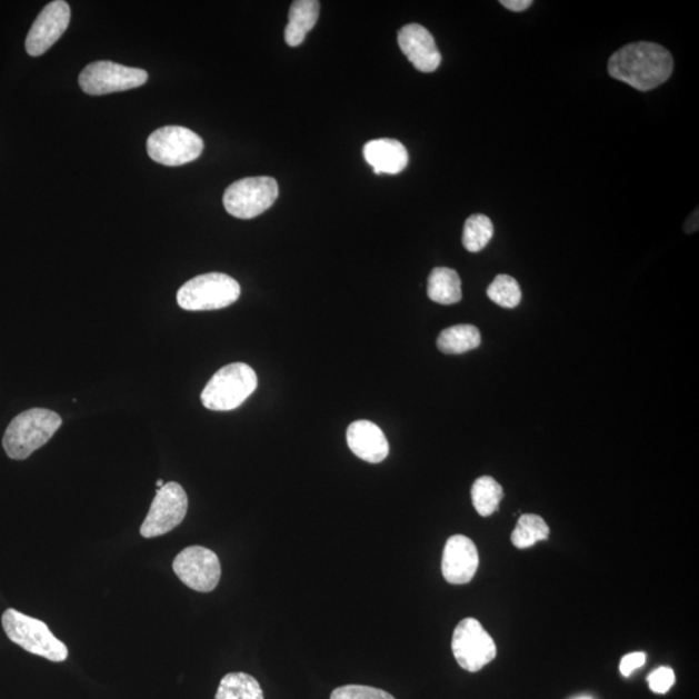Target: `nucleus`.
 <instances>
[{"label": "nucleus", "mask_w": 699, "mask_h": 699, "mask_svg": "<svg viewBox=\"0 0 699 699\" xmlns=\"http://www.w3.org/2000/svg\"><path fill=\"white\" fill-rule=\"evenodd\" d=\"M608 72L615 80L639 91H650L669 81L673 58L657 43L638 42L622 47L609 60Z\"/></svg>", "instance_id": "obj_1"}, {"label": "nucleus", "mask_w": 699, "mask_h": 699, "mask_svg": "<svg viewBox=\"0 0 699 699\" xmlns=\"http://www.w3.org/2000/svg\"><path fill=\"white\" fill-rule=\"evenodd\" d=\"M61 423L60 415L46 408H31L16 416L3 437V449L8 458L28 459L50 441Z\"/></svg>", "instance_id": "obj_2"}, {"label": "nucleus", "mask_w": 699, "mask_h": 699, "mask_svg": "<svg viewBox=\"0 0 699 699\" xmlns=\"http://www.w3.org/2000/svg\"><path fill=\"white\" fill-rule=\"evenodd\" d=\"M2 626L8 639L29 653L43 657L51 662L67 661L69 650L66 643L60 641L42 620L8 609L2 617Z\"/></svg>", "instance_id": "obj_3"}, {"label": "nucleus", "mask_w": 699, "mask_h": 699, "mask_svg": "<svg viewBox=\"0 0 699 699\" xmlns=\"http://www.w3.org/2000/svg\"><path fill=\"white\" fill-rule=\"evenodd\" d=\"M257 387L253 368L246 363H232L211 377L201 392V402L210 411H232L246 402Z\"/></svg>", "instance_id": "obj_4"}, {"label": "nucleus", "mask_w": 699, "mask_h": 699, "mask_svg": "<svg viewBox=\"0 0 699 699\" xmlns=\"http://www.w3.org/2000/svg\"><path fill=\"white\" fill-rule=\"evenodd\" d=\"M238 281L226 273L199 274L178 290L177 301L187 311H210L229 308L239 300Z\"/></svg>", "instance_id": "obj_5"}, {"label": "nucleus", "mask_w": 699, "mask_h": 699, "mask_svg": "<svg viewBox=\"0 0 699 699\" xmlns=\"http://www.w3.org/2000/svg\"><path fill=\"white\" fill-rule=\"evenodd\" d=\"M279 198L277 180L256 177L238 180L227 188L223 203L227 213L239 219H251L269 210Z\"/></svg>", "instance_id": "obj_6"}, {"label": "nucleus", "mask_w": 699, "mask_h": 699, "mask_svg": "<svg viewBox=\"0 0 699 699\" xmlns=\"http://www.w3.org/2000/svg\"><path fill=\"white\" fill-rule=\"evenodd\" d=\"M202 151L201 137L182 126H167L156 130L147 141L148 156L164 167H180L198 160Z\"/></svg>", "instance_id": "obj_7"}, {"label": "nucleus", "mask_w": 699, "mask_h": 699, "mask_svg": "<svg viewBox=\"0 0 699 699\" xmlns=\"http://www.w3.org/2000/svg\"><path fill=\"white\" fill-rule=\"evenodd\" d=\"M452 653L461 669L478 672L493 661L498 649L491 635L477 619L466 618L455 628Z\"/></svg>", "instance_id": "obj_8"}, {"label": "nucleus", "mask_w": 699, "mask_h": 699, "mask_svg": "<svg viewBox=\"0 0 699 699\" xmlns=\"http://www.w3.org/2000/svg\"><path fill=\"white\" fill-rule=\"evenodd\" d=\"M81 89L92 97L140 88L148 81L144 69L116 64L113 61H96L80 74Z\"/></svg>", "instance_id": "obj_9"}, {"label": "nucleus", "mask_w": 699, "mask_h": 699, "mask_svg": "<svg viewBox=\"0 0 699 699\" xmlns=\"http://www.w3.org/2000/svg\"><path fill=\"white\" fill-rule=\"evenodd\" d=\"M187 510L188 497L183 487L177 482L164 483L162 489H157L140 536L146 539L164 536L183 522Z\"/></svg>", "instance_id": "obj_10"}, {"label": "nucleus", "mask_w": 699, "mask_h": 699, "mask_svg": "<svg viewBox=\"0 0 699 699\" xmlns=\"http://www.w3.org/2000/svg\"><path fill=\"white\" fill-rule=\"evenodd\" d=\"M172 569L182 583L202 593L214 591L222 576L218 556L200 546L183 549L172 562Z\"/></svg>", "instance_id": "obj_11"}, {"label": "nucleus", "mask_w": 699, "mask_h": 699, "mask_svg": "<svg viewBox=\"0 0 699 699\" xmlns=\"http://www.w3.org/2000/svg\"><path fill=\"white\" fill-rule=\"evenodd\" d=\"M70 22V7L64 0L47 4L31 26L26 49L30 57L38 58L51 49L66 33Z\"/></svg>", "instance_id": "obj_12"}, {"label": "nucleus", "mask_w": 699, "mask_h": 699, "mask_svg": "<svg viewBox=\"0 0 699 699\" xmlns=\"http://www.w3.org/2000/svg\"><path fill=\"white\" fill-rule=\"evenodd\" d=\"M400 50L411 64L422 73H431L441 66L442 54L439 52L435 37L419 23H408L399 30Z\"/></svg>", "instance_id": "obj_13"}, {"label": "nucleus", "mask_w": 699, "mask_h": 699, "mask_svg": "<svg viewBox=\"0 0 699 699\" xmlns=\"http://www.w3.org/2000/svg\"><path fill=\"white\" fill-rule=\"evenodd\" d=\"M479 567V555L473 540L466 536H453L445 546L442 575L451 585H467L475 578Z\"/></svg>", "instance_id": "obj_14"}, {"label": "nucleus", "mask_w": 699, "mask_h": 699, "mask_svg": "<svg viewBox=\"0 0 699 699\" xmlns=\"http://www.w3.org/2000/svg\"><path fill=\"white\" fill-rule=\"evenodd\" d=\"M350 450L361 460L379 465L388 458L389 442L376 423L367 420L353 421L348 428Z\"/></svg>", "instance_id": "obj_15"}, {"label": "nucleus", "mask_w": 699, "mask_h": 699, "mask_svg": "<svg viewBox=\"0 0 699 699\" xmlns=\"http://www.w3.org/2000/svg\"><path fill=\"white\" fill-rule=\"evenodd\" d=\"M363 156L373 168L376 176L399 174L408 164L407 149L396 139L368 141L363 149Z\"/></svg>", "instance_id": "obj_16"}, {"label": "nucleus", "mask_w": 699, "mask_h": 699, "mask_svg": "<svg viewBox=\"0 0 699 699\" xmlns=\"http://www.w3.org/2000/svg\"><path fill=\"white\" fill-rule=\"evenodd\" d=\"M320 3L317 0H296L290 7L286 28V42L290 47L301 46L309 31L317 26Z\"/></svg>", "instance_id": "obj_17"}, {"label": "nucleus", "mask_w": 699, "mask_h": 699, "mask_svg": "<svg viewBox=\"0 0 699 699\" xmlns=\"http://www.w3.org/2000/svg\"><path fill=\"white\" fill-rule=\"evenodd\" d=\"M428 296L439 304H455L461 301V279L459 273L449 267H437L428 280Z\"/></svg>", "instance_id": "obj_18"}, {"label": "nucleus", "mask_w": 699, "mask_h": 699, "mask_svg": "<svg viewBox=\"0 0 699 699\" xmlns=\"http://www.w3.org/2000/svg\"><path fill=\"white\" fill-rule=\"evenodd\" d=\"M481 344V333L478 328L469 324L453 326L445 329L438 336L437 347L443 353L457 356L475 350Z\"/></svg>", "instance_id": "obj_19"}, {"label": "nucleus", "mask_w": 699, "mask_h": 699, "mask_svg": "<svg viewBox=\"0 0 699 699\" xmlns=\"http://www.w3.org/2000/svg\"><path fill=\"white\" fill-rule=\"evenodd\" d=\"M216 699H264V695L253 677L243 672H231L219 685Z\"/></svg>", "instance_id": "obj_20"}, {"label": "nucleus", "mask_w": 699, "mask_h": 699, "mask_svg": "<svg viewBox=\"0 0 699 699\" xmlns=\"http://www.w3.org/2000/svg\"><path fill=\"white\" fill-rule=\"evenodd\" d=\"M502 498V487L490 476L478 478L471 486V501L479 516L489 517L497 512Z\"/></svg>", "instance_id": "obj_21"}, {"label": "nucleus", "mask_w": 699, "mask_h": 699, "mask_svg": "<svg viewBox=\"0 0 699 699\" xmlns=\"http://www.w3.org/2000/svg\"><path fill=\"white\" fill-rule=\"evenodd\" d=\"M549 526L538 515H523L518 520L512 532V543L516 548L526 549L549 538Z\"/></svg>", "instance_id": "obj_22"}, {"label": "nucleus", "mask_w": 699, "mask_h": 699, "mask_svg": "<svg viewBox=\"0 0 699 699\" xmlns=\"http://www.w3.org/2000/svg\"><path fill=\"white\" fill-rule=\"evenodd\" d=\"M493 236V224L489 217L475 214L467 219L465 233H462V246L470 253H478L483 250Z\"/></svg>", "instance_id": "obj_23"}, {"label": "nucleus", "mask_w": 699, "mask_h": 699, "mask_svg": "<svg viewBox=\"0 0 699 699\" xmlns=\"http://www.w3.org/2000/svg\"><path fill=\"white\" fill-rule=\"evenodd\" d=\"M487 297L505 309H515L521 303L522 292L517 280L509 274H498L487 288Z\"/></svg>", "instance_id": "obj_24"}, {"label": "nucleus", "mask_w": 699, "mask_h": 699, "mask_svg": "<svg viewBox=\"0 0 699 699\" xmlns=\"http://www.w3.org/2000/svg\"><path fill=\"white\" fill-rule=\"evenodd\" d=\"M331 699H396L385 690L366 686H344L333 690Z\"/></svg>", "instance_id": "obj_25"}, {"label": "nucleus", "mask_w": 699, "mask_h": 699, "mask_svg": "<svg viewBox=\"0 0 699 699\" xmlns=\"http://www.w3.org/2000/svg\"><path fill=\"white\" fill-rule=\"evenodd\" d=\"M675 672L670 667H659L648 677L649 688L657 695H665L675 685Z\"/></svg>", "instance_id": "obj_26"}, {"label": "nucleus", "mask_w": 699, "mask_h": 699, "mask_svg": "<svg viewBox=\"0 0 699 699\" xmlns=\"http://www.w3.org/2000/svg\"><path fill=\"white\" fill-rule=\"evenodd\" d=\"M646 661L647 656L641 653V651H636V653L627 655L622 658L619 670L622 672L623 677L628 678L633 671L646 665Z\"/></svg>", "instance_id": "obj_27"}, {"label": "nucleus", "mask_w": 699, "mask_h": 699, "mask_svg": "<svg viewBox=\"0 0 699 699\" xmlns=\"http://www.w3.org/2000/svg\"><path fill=\"white\" fill-rule=\"evenodd\" d=\"M500 4L505 6L510 11L522 12L528 10L532 2L531 0H501Z\"/></svg>", "instance_id": "obj_28"}, {"label": "nucleus", "mask_w": 699, "mask_h": 699, "mask_svg": "<svg viewBox=\"0 0 699 699\" xmlns=\"http://www.w3.org/2000/svg\"><path fill=\"white\" fill-rule=\"evenodd\" d=\"M157 489H162V487L164 486V482L162 481V479H159V481H157Z\"/></svg>", "instance_id": "obj_29"}, {"label": "nucleus", "mask_w": 699, "mask_h": 699, "mask_svg": "<svg viewBox=\"0 0 699 699\" xmlns=\"http://www.w3.org/2000/svg\"><path fill=\"white\" fill-rule=\"evenodd\" d=\"M579 699H589V698H579Z\"/></svg>", "instance_id": "obj_30"}]
</instances>
